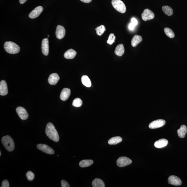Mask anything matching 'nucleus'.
<instances>
[{
    "mask_svg": "<svg viewBox=\"0 0 187 187\" xmlns=\"http://www.w3.org/2000/svg\"><path fill=\"white\" fill-rule=\"evenodd\" d=\"M46 133L48 137L54 141L57 142L59 140V135L52 123H48L46 129Z\"/></svg>",
    "mask_w": 187,
    "mask_h": 187,
    "instance_id": "nucleus-1",
    "label": "nucleus"
},
{
    "mask_svg": "<svg viewBox=\"0 0 187 187\" xmlns=\"http://www.w3.org/2000/svg\"><path fill=\"white\" fill-rule=\"evenodd\" d=\"M4 48L7 52L10 54H16L20 51V47L14 42L7 41L5 43Z\"/></svg>",
    "mask_w": 187,
    "mask_h": 187,
    "instance_id": "nucleus-2",
    "label": "nucleus"
},
{
    "mask_svg": "<svg viewBox=\"0 0 187 187\" xmlns=\"http://www.w3.org/2000/svg\"><path fill=\"white\" fill-rule=\"evenodd\" d=\"M3 146L8 152H11L14 150L15 145L13 140L9 135L3 137L1 140Z\"/></svg>",
    "mask_w": 187,
    "mask_h": 187,
    "instance_id": "nucleus-3",
    "label": "nucleus"
},
{
    "mask_svg": "<svg viewBox=\"0 0 187 187\" xmlns=\"http://www.w3.org/2000/svg\"><path fill=\"white\" fill-rule=\"evenodd\" d=\"M112 4L116 11L122 13L126 11V7L124 3L121 0H112Z\"/></svg>",
    "mask_w": 187,
    "mask_h": 187,
    "instance_id": "nucleus-4",
    "label": "nucleus"
},
{
    "mask_svg": "<svg viewBox=\"0 0 187 187\" xmlns=\"http://www.w3.org/2000/svg\"><path fill=\"white\" fill-rule=\"evenodd\" d=\"M132 161L128 157H121L118 158L116 162L117 165L119 167H122L129 165L131 163Z\"/></svg>",
    "mask_w": 187,
    "mask_h": 187,
    "instance_id": "nucleus-5",
    "label": "nucleus"
},
{
    "mask_svg": "<svg viewBox=\"0 0 187 187\" xmlns=\"http://www.w3.org/2000/svg\"><path fill=\"white\" fill-rule=\"evenodd\" d=\"M142 19L144 21H147L152 19L155 17V14L152 11L149 9H146L144 10L143 13L141 14Z\"/></svg>",
    "mask_w": 187,
    "mask_h": 187,
    "instance_id": "nucleus-6",
    "label": "nucleus"
},
{
    "mask_svg": "<svg viewBox=\"0 0 187 187\" xmlns=\"http://www.w3.org/2000/svg\"><path fill=\"white\" fill-rule=\"evenodd\" d=\"M166 123V121L164 120L159 119L152 122L149 124V128L151 129H155L164 126Z\"/></svg>",
    "mask_w": 187,
    "mask_h": 187,
    "instance_id": "nucleus-7",
    "label": "nucleus"
},
{
    "mask_svg": "<svg viewBox=\"0 0 187 187\" xmlns=\"http://www.w3.org/2000/svg\"><path fill=\"white\" fill-rule=\"evenodd\" d=\"M37 147L39 150L41 151L44 153L50 155H53L54 153V151L52 148L45 144H38L37 145Z\"/></svg>",
    "mask_w": 187,
    "mask_h": 187,
    "instance_id": "nucleus-8",
    "label": "nucleus"
},
{
    "mask_svg": "<svg viewBox=\"0 0 187 187\" xmlns=\"http://www.w3.org/2000/svg\"><path fill=\"white\" fill-rule=\"evenodd\" d=\"M16 111L19 117L22 120H26L29 117V114L24 108L18 107L16 108Z\"/></svg>",
    "mask_w": 187,
    "mask_h": 187,
    "instance_id": "nucleus-9",
    "label": "nucleus"
},
{
    "mask_svg": "<svg viewBox=\"0 0 187 187\" xmlns=\"http://www.w3.org/2000/svg\"><path fill=\"white\" fill-rule=\"evenodd\" d=\"M44 8L41 6H39L31 12L29 16L31 19L35 18L38 17L43 11Z\"/></svg>",
    "mask_w": 187,
    "mask_h": 187,
    "instance_id": "nucleus-10",
    "label": "nucleus"
},
{
    "mask_svg": "<svg viewBox=\"0 0 187 187\" xmlns=\"http://www.w3.org/2000/svg\"><path fill=\"white\" fill-rule=\"evenodd\" d=\"M66 34V30L63 26L58 25L56 27V35L57 38L60 40L64 37Z\"/></svg>",
    "mask_w": 187,
    "mask_h": 187,
    "instance_id": "nucleus-11",
    "label": "nucleus"
},
{
    "mask_svg": "<svg viewBox=\"0 0 187 187\" xmlns=\"http://www.w3.org/2000/svg\"><path fill=\"white\" fill-rule=\"evenodd\" d=\"M41 48L43 54L44 55L48 56L49 53V40L48 38L44 39L42 40Z\"/></svg>",
    "mask_w": 187,
    "mask_h": 187,
    "instance_id": "nucleus-12",
    "label": "nucleus"
},
{
    "mask_svg": "<svg viewBox=\"0 0 187 187\" xmlns=\"http://www.w3.org/2000/svg\"><path fill=\"white\" fill-rule=\"evenodd\" d=\"M168 182L170 184L175 185V186H180L182 184L181 179L178 177L172 175L169 177L168 178Z\"/></svg>",
    "mask_w": 187,
    "mask_h": 187,
    "instance_id": "nucleus-13",
    "label": "nucleus"
},
{
    "mask_svg": "<svg viewBox=\"0 0 187 187\" xmlns=\"http://www.w3.org/2000/svg\"><path fill=\"white\" fill-rule=\"evenodd\" d=\"M7 84L4 80H1L0 83V95L5 96L8 94Z\"/></svg>",
    "mask_w": 187,
    "mask_h": 187,
    "instance_id": "nucleus-14",
    "label": "nucleus"
},
{
    "mask_svg": "<svg viewBox=\"0 0 187 187\" xmlns=\"http://www.w3.org/2000/svg\"><path fill=\"white\" fill-rule=\"evenodd\" d=\"M59 80V77L57 74L53 73L50 75L48 81L50 85H56Z\"/></svg>",
    "mask_w": 187,
    "mask_h": 187,
    "instance_id": "nucleus-15",
    "label": "nucleus"
},
{
    "mask_svg": "<svg viewBox=\"0 0 187 187\" xmlns=\"http://www.w3.org/2000/svg\"><path fill=\"white\" fill-rule=\"evenodd\" d=\"M71 94V92L69 89L67 88H63L61 92L60 98L61 100L65 101L68 99Z\"/></svg>",
    "mask_w": 187,
    "mask_h": 187,
    "instance_id": "nucleus-16",
    "label": "nucleus"
},
{
    "mask_svg": "<svg viewBox=\"0 0 187 187\" xmlns=\"http://www.w3.org/2000/svg\"><path fill=\"white\" fill-rule=\"evenodd\" d=\"M168 143V141L165 139H162L156 141L154 146L157 148H162L166 146Z\"/></svg>",
    "mask_w": 187,
    "mask_h": 187,
    "instance_id": "nucleus-17",
    "label": "nucleus"
},
{
    "mask_svg": "<svg viewBox=\"0 0 187 187\" xmlns=\"http://www.w3.org/2000/svg\"><path fill=\"white\" fill-rule=\"evenodd\" d=\"M77 54L76 51L73 49H70L66 51L64 54V57L67 59H73Z\"/></svg>",
    "mask_w": 187,
    "mask_h": 187,
    "instance_id": "nucleus-18",
    "label": "nucleus"
},
{
    "mask_svg": "<svg viewBox=\"0 0 187 187\" xmlns=\"http://www.w3.org/2000/svg\"><path fill=\"white\" fill-rule=\"evenodd\" d=\"M187 132V128L186 126L185 125H182L180 129L177 130L178 137L180 138H184Z\"/></svg>",
    "mask_w": 187,
    "mask_h": 187,
    "instance_id": "nucleus-19",
    "label": "nucleus"
},
{
    "mask_svg": "<svg viewBox=\"0 0 187 187\" xmlns=\"http://www.w3.org/2000/svg\"><path fill=\"white\" fill-rule=\"evenodd\" d=\"M142 38L141 36L135 35L133 37L131 40V45L133 47H135L142 42Z\"/></svg>",
    "mask_w": 187,
    "mask_h": 187,
    "instance_id": "nucleus-20",
    "label": "nucleus"
},
{
    "mask_svg": "<svg viewBox=\"0 0 187 187\" xmlns=\"http://www.w3.org/2000/svg\"><path fill=\"white\" fill-rule=\"evenodd\" d=\"M124 52V46L122 44H119L116 46L115 50V54L118 56H121Z\"/></svg>",
    "mask_w": 187,
    "mask_h": 187,
    "instance_id": "nucleus-21",
    "label": "nucleus"
},
{
    "mask_svg": "<svg viewBox=\"0 0 187 187\" xmlns=\"http://www.w3.org/2000/svg\"><path fill=\"white\" fill-rule=\"evenodd\" d=\"M122 140V138L120 137H115L110 139L108 141V143L110 145H115L120 143Z\"/></svg>",
    "mask_w": 187,
    "mask_h": 187,
    "instance_id": "nucleus-22",
    "label": "nucleus"
},
{
    "mask_svg": "<svg viewBox=\"0 0 187 187\" xmlns=\"http://www.w3.org/2000/svg\"><path fill=\"white\" fill-rule=\"evenodd\" d=\"M92 186L93 187H105L104 182L99 178H96L92 182Z\"/></svg>",
    "mask_w": 187,
    "mask_h": 187,
    "instance_id": "nucleus-23",
    "label": "nucleus"
},
{
    "mask_svg": "<svg viewBox=\"0 0 187 187\" xmlns=\"http://www.w3.org/2000/svg\"><path fill=\"white\" fill-rule=\"evenodd\" d=\"M82 82L83 84L87 87H90L91 86L92 84L90 80L88 77L86 75H84L82 77Z\"/></svg>",
    "mask_w": 187,
    "mask_h": 187,
    "instance_id": "nucleus-24",
    "label": "nucleus"
},
{
    "mask_svg": "<svg viewBox=\"0 0 187 187\" xmlns=\"http://www.w3.org/2000/svg\"><path fill=\"white\" fill-rule=\"evenodd\" d=\"M93 163V161L92 160H84L80 161L79 165L82 168L86 167L91 165Z\"/></svg>",
    "mask_w": 187,
    "mask_h": 187,
    "instance_id": "nucleus-25",
    "label": "nucleus"
},
{
    "mask_svg": "<svg viewBox=\"0 0 187 187\" xmlns=\"http://www.w3.org/2000/svg\"><path fill=\"white\" fill-rule=\"evenodd\" d=\"M162 10L163 12L168 16H171L173 14V11L172 8L168 6H163Z\"/></svg>",
    "mask_w": 187,
    "mask_h": 187,
    "instance_id": "nucleus-26",
    "label": "nucleus"
},
{
    "mask_svg": "<svg viewBox=\"0 0 187 187\" xmlns=\"http://www.w3.org/2000/svg\"><path fill=\"white\" fill-rule=\"evenodd\" d=\"M165 33L167 37L170 38H173L175 37V34L173 31L171 29L166 27L164 29Z\"/></svg>",
    "mask_w": 187,
    "mask_h": 187,
    "instance_id": "nucleus-27",
    "label": "nucleus"
},
{
    "mask_svg": "<svg viewBox=\"0 0 187 187\" xmlns=\"http://www.w3.org/2000/svg\"><path fill=\"white\" fill-rule=\"evenodd\" d=\"M95 30L97 31V35L101 36L102 35L106 30V29L104 26L101 25L100 26L97 27L96 28Z\"/></svg>",
    "mask_w": 187,
    "mask_h": 187,
    "instance_id": "nucleus-28",
    "label": "nucleus"
},
{
    "mask_svg": "<svg viewBox=\"0 0 187 187\" xmlns=\"http://www.w3.org/2000/svg\"><path fill=\"white\" fill-rule=\"evenodd\" d=\"M83 104V102L79 98L75 99L73 101V105L75 107H80Z\"/></svg>",
    "mask_w": 187,
    "mask_h": 187,
    "instance_id": "nucleus-29",
    "label": "nucleus"
},
{
    "mask_svg": "<svg viewBox=\"0 0 187 187\" xmlns=\"http://www.w3.org/2000/svg\"><path fill=\"white\" fill-rule=\"evenodd\" d=\"M116 37L114 36V34L113 33H111L109 34V38L107 41V44H109V45H112L115 42V40Z\"/></svg>",
    "mask_w": 187,
    "mask_h": 187,
    "instance_id": "nucleus-30",
    "label": "nucleus"
},
{
    "mask_svg": "<svg viewBox=\"0 0 187 187\" xmlns=\"http://www.w3.org/2000/svg\"><path fill=\"white\" fill-rule=\"evenodd\" d=\"M27 179L29 181H32L34 179V174L31 171H29L26 174Z\"/></svg>",
    "mask_w": 187,
    "mask_h": 187,
    "instance_id": "nucleus-31",
    "label": "nucleus"
},
{
    "mask_svg": "<svg viewBox=\"0 0 187 187\" xmlns=\"http://www.w3.org/2000/svg\"><path fill=\"white\" fill-rule=\"evenodd\" d=\"M1 187H10V184L9 182L7 180H4L3 181L2 183V185H1Z\"/></svg>",
    "mask_w": 187,
    "mask_h": 187,
    "instance_id": "nucleus-32",
    "label": "nucleus"
},
{
    "mask_svg": "<svg viewBox=\"0 0 187 187\" xmlns=\"http://www.w3.org/2000/svg\"><path fill=\"white\" fill-rule=\"evenodd\" d=\"M61 186L62 187H69V185L66 181L64 180H62L61 181Z\"/></svg>",
    "mask_w": 187,
    "mask_h": 187,
    "instance_id": "nucleus-33",
    "label": "nucleus"
},
{
    "mask_svg": "<svg viewBox=\"0 0 187 187\" xmlns=\"http://www.w3.org/2000/svg\"><path fill=\"white\" fill-rule=\"evenodd\" d=\"M131 21V23L133 24L135 26L138 24V22L136 18H132Z\"/></svg>",
    "mask_w": 187,
    "mask_h": 187,
    "instance_id": "nucleus-34",
    "label": "nucleus"
},
{
    "mask_svg": "<svg viewBox=\"0 0 187 187\" xmlns=\"http://www.w3.org/2000/svg\"><path fill=\"white\" fill-rule=\"evenodd\" d=\"M135 26L132 24L131 22L128 25V28L131 30H133L135 28Z\"/></svg>",
    "mask_w": 187,
    "mask_h": 187,
    "instance_id": "nucleus-35",
    "label": "nucleus"
},
{
    "mask_svg": "<svg viewBox=\"0 0 187 187\" xmlns=\"http://www.w3.org/2000/svg\"><path fill=\"white\" fill-rule=\"evenodd\" d=\"M84 3H88L91 2L92 0H80Z\"/></svg>",
    "mask_w": 187,
    "mask_h": 187,
    "instance_id": "nucleus-36",
    "label": "nucleus"
},
{
    "mask_svg": "<svg viewBox=\"0 0 187 187\" xmlns=\"http://www.w3.org/2000/svg\"><path fill=\"white\" fill-rule=\"evenodd\" d=\"M27 0H19V2L20 4H23L26 2Z\"/></svg>",
    "mask_w": 187,
    "mask_h": 187,
    "instance_id": "nucleus-37",
    "label": "nucleus"
},
{
    "mask_svg": "<svg viewBox=\"0 0 187 187\" xmlns=\"http://www.w3.org/2000/svg\"><path fill=\"white\" fill-rule=\"evenodd\" d=\"M1 152H0V156H1Z\"/></svg>",
    "mask_w": 187,
    "mask_h": 187,
    "instance_id": "nucleus-38",
    "label": "nucleus"
},
{
    "mask_svg": "<svg viewBox=\"0 0 187 187\" xmlns=\"http://www.w3.org/2000/svg\"><path fill=\"white\" fill-rule=\"evenodd\" d=\"M48 37H49V35H48Z\"/></svg>",
    "mask_w": 187,
    "mask_h": 187,
    "instance_id": "nucleus-39",
    "label": "nucleus"
},
{
    "mask_svg": "<svg viewBox=\"0 0 187 187\" xmlns=\"http://www.w3.org/2000/svg\"></svg>",
    "mask_w": 187,
    "mask_h": 187,
    "instance_id": "nucleus-40",
    "label": "nucleus"
}]
</instances>
